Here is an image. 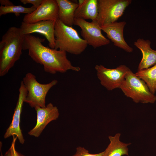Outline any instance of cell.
<instances>
[{"instance_id": "cell-4", "label": "cell", "mask_w": 156, "mask_h": 156, "mask_svg": "<svg viewBox=\"0 0 156 156\" xmlns=\"http://www.w3.org/2000/svg\"><path fill=\"white\" fill-rule=\"evenodd\" d=\"M119 88L135 103L153 104L156 101V96L150 92L145 82L130 69Z\"/></svg>"}, {"instance_id": "cell-13", "label": "cell", "mask_w": 156, "mask_h": 156, "mask_svg": "<svg viewBox=\"0 0 156 156\" xmlns=\"http://www.w3.org/2000/svg\"><path fill=\"white\" fill-rule=\"evenodd\" d=\"M126 24L125 21H116L101 27V30L106 34L107 37L115 46L127 52L131 53L133 49L127 44L124 37V29Z\"/></svg>"}, {"instance_id": "cell-12", "label": "cell", "mask_w": 156, "mask_h": 156, "mask_svg": "<svg viewBox=\"0 0 156 156\" xmlns=\"http://www.w3.org/2000/svg\"><path fill=\"white\" fill-rule=\"evenodd\" d=\"M35 109L37 114L36 123L28 133L30 135L38 137L49 123L58 118L59 112L57 108L51 103L48 104L45 107H37Z\"/></svg>"}, {"instance_id": "cell-18", "label": "cell", "mask_w": 156, "mask_h": 156, "mask_svg": "<svg viewBox=\"0 0 156 156\" xmlns=\"http://www.w3.org/2000/svg\"><path fill=\"white\" fill-rule=\"evenodd\" d=\"M135 74L145 82L150 92L155 94L156 91V63L148 68L138 70Z\"/></svg>"}, {"instance_id": "cell-20", "label": "cell", "mask_w": 156, "mask_h": 156, "mask_svg": "<svg viewBox=\"0 0 156 156\" xmlns=\"http://www.w3.org/2000/svg\"><path fill=\"white\" fill-rule=\"evenodd\" d=\"M75 153L71 156H102L103 151L96 154H91L88 150L81 146L77 147Z\"/></svg>"}, {"instance_id": "cell-7", "label": "cell", "mask_w": 156, "mask_h": 156, "mask_svg": "<svg viewBox=\"0 0 156 156\" xmlns=\"http://www.w3.org/2000/svg\"><path fill=\"white\" fill-rule=\"evenodd\" d=\"M95 68L101 84L109 91L119 88L130 69L125 65L112 69L106 68L102 65H96Z\"/></svg>"}, {"instance_id": "cell-8", "label": "cell", "mask_w": 156, "mask_h": 156, "mask_svg": "<svg viewBox=\"0 0 156 156\" xmlns=\"http://www.w3.org/2000/svg\"><path fill=\"white\" fill-rule=\"evenodd\" d=\"M74 25L81 29V34L88 44L96 49L110 43L109 39L102 34L101 26L96 21L88 22L83 19L75 18Z\"/></svg>"}, {"instance_id": "cell-25", "label": "cell", "mask_w": 156, "mask_h": 156, "mask_svg": "<svg viewBox=\"0 0 156 156\" xmlns=\"http://www.w3.org/2000/svg\"><path fill=\"white\" fill-rule=\"evenodd\" d=\"M17 156H25V155L21 154L20 153H19L18 152H16Z\"/></svg>"}, {"instance_id": "cell-1", "label": "cell", "mask_w": 156, "mask_h": 156, "mask_svg": "<svg viewBox=\"0 0 156 156\" xmlns=\"http://www.w3.org/2000/svg\"><path fill=\"white\" fill-rule=\"evenodd\" d=\"M45 39L31 34L25 35L23 50H27L28 55L36 62L43 66L44 71L52 74L64 73L69 70H80L68 59L66 52L44 46Z\"/></svg>"}, {"instance_id": "cell-6", "label": "cell", "mask_w": 156, "mask_h": 156, "mask_svg": "<svg viewBox=\"0 0 156 156\" xmlns=\"http://www.w3.org/2000/svg\"><path fill=\"white\" fill-rule=\"evenodd\" d=\"M132 1L131 0H98L96 21L101 27L116 22Z\"/></svg>"}, {"instance_id": "cell-22", "label": "cell", "mask_w": 156, "mask_h": 156, "mask_svg": "<svg viewBox=\"0 0 156 156\" xmlns=\"http://www.w3.org/2000/svg\"><path fill=\"white\" fill-rule=\"evenodd\" d=\"M13 139L10 148L11 150L12 156H17L15 148V143L17 137L15 135L12 136Z\"/></svg>"}, {"instance_id": "cell-9", "label": "cell", "mask_w": 156, "mask_h": 156, "mask_svg": "<svg viewBox=\"0 0 156 156\" xmlns=\"http://www.w3.org/2000/svg\"><path fill=\"white\" fill-rule=\"evenodd\" d=\"M58 7L56 0H44L34 11L24 16L23 22L32 23L44 21H55L58 19Z\"/></svg>"}, {"instance_id": "cell-17", "label": "cell", "mask_w": 156, "mask_h": 156, "mask_svg": "<svg viewBox=\"0 0 156 156\" xmlns=\"http://www.w3.org/2000/svg\"><path fill=\"white\" fill-rule=\"evenodd\" d=\"M121 134L117 133L114 136H109V143L102 156H129L128 146L131 143L121 142L120 140Z\"/></svg>"}, {"instance_id": "cell-5", "label": "cell", "mask_w": 156, "mask_h": 156, "mask_svg": "<svg viewBox=\"0 0 156 156\" xmlns=\"http://www.w3.org/2000/svg\"><path fill=\"white\" fill-rule=\"evenodd\" d=\"M27 92L24 102L28 103L32 108L46 107L45 100L50 90L57 83L54 79L47 84H42L37 81L34 75L28 73L22 81Z\"/></svg>"}, {"instance_id": "cell-11", "label": "cell", "mask_w": 156, "mask_h": 156, "mask_svg": "<svg viewBox=\"0 0 156 156\" xmlns=\"http://www.w3.org/2000/svg\"><path fill=\"white\" fill-rule=\"evenodd\" d=\"M55 23V21L51 20L42 21L32 23L23 21L20 28L25 35L36 33L43 35L48 41L49 47L54 49Z\"/></svg>"}, {"instance_id": "cell-21", "label": "cell", "mask_w": 156, "mask_h": 156, "mask_svg": "<svg viewBox=\"0 0 156 156\" xmlns=\"http://www.w3.org/2000/svg\"><path fill=\"white\" fill-rule=\"evenodd\" d=\"M44 0H20V1L23 4H31L36 9L42 4Z\"/></svg>"}, {"instance_id": "cell-14", "label": "cell", "mask_w": 156, "mask_h": 156, "mask_svg": "<svg viewBox=\"0 0 156 156\" xmlns=\"http://www.w3.org/2000/svg\"><path fill=\"white\" fill-rule=\"evenodd\" d=\"M151 42L148 40L138 38L133 44L139 49L142 54V57L138 67V70L146 69L156 63V50L151 47Z\"/></svg>"}, {"instance_id": "cell-19", "label": "cell", "mask_w": 156, "mask_h": 156, "mask_svg": "<svg viewBox=\"0 0 156 156\" xmlns=\"http://www.w3.org/2000/svg\"><path fill=\"white\" fill-rule=\"evenodd\" d=\"M36 8L33 6L26 8L21 5H14L5 7H0V16L10 13H14L16 16H18L21 13L29 14L34 11Z\"/></svg>"}, {"instance_id": "cell-16", "label": "cell", "mask_w": 156, "mask_h": 156, "mask_svg": "<svg viewBox=\"0 0 156 156\" xmlns=\"http://www.w3.org/2000/svg\"><path fill=\"white\" fill-rule=\"evenodd\" d=\"M75 17L96 21L98 15V0H79Z\"/></svg>"}, {"instance_id": "cell-3", "label": "cell", "mask_w": 156, "mask_h": 156, "mask_svg": "<svg viewBox=\"0 0 156 156\" xmlns=\"http://www.w3.org/2000/svg\"><path fill=\"white\" fill-rule=\"evenodd\" d=\"M54 35V49L56 50L78 55L83 52L88 45L76 29L65 25L58 19L55 21Z\"/></svg>"}, {"instance_id": "cell-24", "label": "cell", "mask_w": 156, "mask_h": 156, "mask_svg": "<svg viewBox=\"0 0 156 156\" xmlns=\"http://www.w3.org/2000/svg\"><path fill=\"white\" fill-rule=\"evenodd\" d=\"M0 153L1 156H3V155L1 151H0ZM4 156H12L11 150L10 148L6 152Z\"/></svg>"}, {"instance_id": "cell-23", "label": "cell", "mask_w": 156, "mask_h": 156, "mask_svg": "<svg viewBox=\"0 0 156 156\" xmlns=\"http://www.w3.org/2000/svg\"><path fill=\"white\" fill-rule=\"evenodd\" d=\"M0 3L1 4V6L5 7L14 5L13 3L9 0H0Z\"/></svg>"}, {"instance_id": "cell-15", "label": "cell", "mask_w": 156, "mask_h": 156, "mask_svg": "<svg viewBox=\"0 0 156 156\" xmlns=\"http://www.w3.org/2000/svg\"><path fill=\"white\" fill-rule=\"evenodd\" d=\"M58 7V18L65 25L72 27L74 25L75 11L79 6L68 0H56Z\"/></svg>"}, {"instance_id": "cell-2", "label": "cell", "mask_w": 156, "mask_h": 156, "mask_svg": "<svg viewBox=\"0 0 156 156\" xmlns=\"http://www.w3.org/2000/svg\"><path fill=\"white\" fill-rule=\"evenodd\" d=\"M20 28L10 27L0 42V76L6 75L22 54L25 37Z\"/></svg>"}, {"instance_id": "cell-10", "label": "cell", "mask_w": 156, "mask_h": 156, "mask_svg": "<svg viewBox=\"0 0 156 156\" xmlns=\"http://www.w3.org/2000/svg\"><path fill=\"white\" fill-rule=\"evenodd\" d=\"M27 91L22 81L19 89L18 99L13 115L12 122L4 135L5 139L11 136H16L20 143L23 144L25 139L20 128V118L23 103L27 95Z\"/></svg>"}]
</instances>
